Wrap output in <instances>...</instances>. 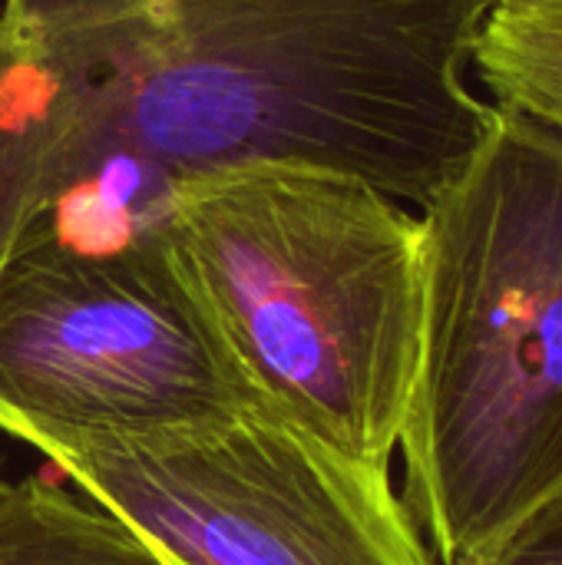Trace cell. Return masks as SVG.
Returning <instances> with one entry per match:
<instances>
[{
    "label": "cell",
    "mask_w": 562,
    "mask_h": 565,
    "mask_svg": "<svg viewBox=\"0 0 562 565\" xmlns=\"http://www.w3.org/2000/svg\"><path fill=\"white\" fill-rule=\"evenodd\" d=\"M162 238L255 401L388 467L424 331V218L308 166L176 179Z\"/></svg>",
    "instance_id": "obj_3"
},
{
    "label": "cell",
    "mask_w": 562,
    "mask_h": 565,
    "mask_svg": "<svg viewBox=\"0 0 562 565\" xmlns=\"http://www.w3.org/2000/svg\"><path fill=\"white\" fill-rule=\"evenodd\" d=\"M129 166L89 89L0 13V278L40 228Z\"/></svg>",
    "instance_id": "obj_6"
},
{
    "label": "cell",
    "mask_w": 562,
    "mask_h": 565,
    "mask_svg": "<svg viewBox=\"0 0 562 565\" xmlns=\"http://www.w3.org/2000/svg\"><path fill=\"white\" fill-rule=\"evenodd\" d=\"M0 565H169L76 487L7 480L0 490Z\"/></svg>",
    "instance_id": "obj_7"
},
{
    "label": "cell",
    "mask_w": 562,
    "mask_h": 565,
    "mask_svg": "<svg viewBox=\"0 0 562 565\" xmlns=\"http://www.w3.org/2000/svg\"><path fill=\"white\" fill-rule=\"evenodd\" d=\"M169 565H434L388 467L248 407L152 434H26Z\"/></svg>",
    "instance_id": "obj_5"
},
{
    "label": "cell",
    "mask_w": 562,
    "mask_h": 565,
    "mask_svg": "<svg viewBox=\"0 0 562 565\" xmlns=\"http://www.w3.org/2000/svg\"><path fill=\"white\" fill-rule=\"evenodd\" d=\"M262 407L185 288L162 218L109 238L50 222L0 278V434L152 437Z\"/></svg>",
    "instance_id": "obj_4"
},
{
    "label": "cell",
    "mask_w": 562,
    "mask_h": 565,
    "mask_svg": "<svg viewBox=\"0 0 562 565\" xmlns=\"http://www.w3.org/2000/svg\"><path fill=\"white\" fill-rule=\"evenodd\" d=\"M470 60L497 106L562 129V0H497Z\"/></svg>",
    "instance_id": "obj_8"
},
{
    "label": "cell",
    "mask_w": 562,
    "mask_h": 565,
    "mask_svg": "<svg viewBox=\"0 0 562 565\" xmlns=\"http://www.w3.org/2000/svg\"><path fill=\"white\" fill-rule=\"evenodd\" d=\"M470 565H562V490Z\"/></svg>",
    "instance_id": "obj_9"
},
{
    "label": "cell",
    "mask_w": 562,
    "mask_h": 565,
    "mask_svg": "<svg viewBox=\"0 0 562 565\" xmlns=\"http://www.w3.org/2000/svg\"><path fill=\"white\" fill-rule=\"evenodd\" d=\"M3 487H7V480H3V477H0V490H3Z\"/></svg>",
    "instance_id": "obj_10"
},
{
    "label": "cell",
    "mask_w": 562,
    "mask_h": 565,
    "mask_svg": "<svg viewBox=\"0 0 562 565\" xmlns=\"http://www.w3.org/2000/svg\"><path fill=\"white\" fill-rule=\"evenodd\" d=\"M497 109L421 215V367L397 450L434 565L480 559L562 490V129Z\"/></svg>",
    "instance_id": "obj_2"
},
{
    "label": "cell",
    "mask_w": 562,
    "mask_h": 565,
    "mask_svg": "<svg viewBox=\"0 0 562 565\" xmlns=\"http://www.w3.org/2000/svg\"><path fill=\"white\" fill-rule=\"evenodd\" d=\"M497 0H3L159 179L308 166L421 212L500 109L464 66Z\"/></svg>",
    "instance_id": "obj_1"
}]
</instances>
